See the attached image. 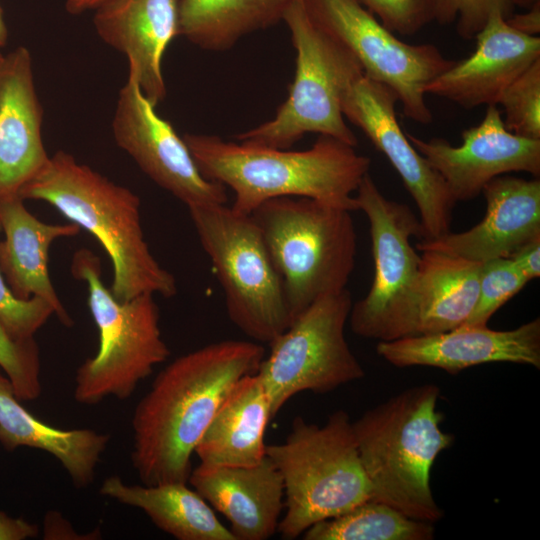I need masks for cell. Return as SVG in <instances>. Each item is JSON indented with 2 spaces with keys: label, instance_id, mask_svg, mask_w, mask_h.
Segmentation results:
<instances>
[{
  "label": "cell",
  "instance_id": "1",
  "mask_svg": "<svg viewBox=\"0 0 540 540\" xmlns=\"http://www.w3.org/2000/svg\"><path fill=\"white\" fill-rule=\"evenodd\" d=\"M264 357L261 343L222 340L177 357L158 373L131 422V461L142 484L188 482L192 455L217 409Z\"/></svg>",
  "mask_w": 540,
  "mask_h": 540
},
{
  "label": "cell",
  "instance_id": "2",
  "mask_svg": "<svg viewBox=\"0 0 540 540\" xmlns=\"http://www.w3.org/2000/svg\"><path fill=\"white\" fill-rule=\"evenodd\" d=\"M183 139L208 180L234 193L231 208L250 215L263 202L284 196L307 197L357 210L355 192L369 173L371 160L355 147L319 135L303 151L226 141L216 135L186 133Z\"/></svg>",
  "mask_w": 540,
  "mask_h": 540
},
{
  "label": "cell",
  "instance_id": "3",
  "mask_svg": "<svg viewBox=\"0 0 540 540\" xmlns=\"http://www.w3.org/2000/svg\"><path fill=\"white\" fill-rule=\"evenodd\" d=\"M41 200L92 234L113 267L110 291L119 301L141 294L177 293L176 279L155 259L145 240L140 198L71 154L59 150L19 192Z\"/></svg>",
  "mask_w": 540,
  "mask_h": 540
},
{
  "label": "cell",
  "instance_id": "4",
  "mask_svg": "<svg viewBox=\"0 0 540 540\" xmlns=\"http://www.w3.org/2000/svg\"><path fill=\"white\" fill-rule=\"evenodd\" d=\"M439 396L435 384L414 386L352 422L371 499L430 523L444 515L430 485L432 466L454 442V435L441 429Z\"/></svg>",
  "mask_w": 540,
  "mask_h": 540
},
{
  "label": "cell",
  "instance_id": "5",
  "mask_svg": "<svg viewBox=\"0 0 540 540\" xmlns=\"http://www.w3.org/2000/svg\"><path fill=\"white\" fill-rule=\"evenodd\" d=\"M351 213L311 198L284 196L250 214L282 281L292 321L318 298L347 289L356 257Z\"/></svg>",
  "mask_w": 540,
  "mask_h": 540
},
{
  "label": "cell",
  "instance_id": "6",
  "mask_svg": "<svg viewBox=\"0 0 540 540\" xmlns=\"http://www.w3.org/2000/svg\"><path fill=\"white\" fill-rule=\"evenodd\" d=\"M266 455L283 480L286 512L277 529L283 539H296L315 523L371 499L344 410L332 413L323 425L297 416L283 443L266 445Z\"/></svg>",
  "mask_w": 540,
  "mask_h": 540
},
{
  "label": "cell",
  "instance_id": "7",
  "mask_svg": "<svg viewBox=\"0 0 540 540\" xmlns=\"http://www.w3.org/2000/svg\"><path fill=\"white\" fill-rule=\"evenodd\" d=\"M71 272L87 284V303L99 334L97 353L76 371L74 399L83 405L107 397L125 400L170 356L154 295L116 299L104 285L99 257L86 248L74 253Z\"/></svg>",
  "mask_w": 540,
  "mask_h": 540
},
{
  "label": "cell",
  "instance_id": "8",
  "mask_svg": "<svg viewBox=\"0 0 540 540\" xmlns=\"http://www.w3.org/2000/svg\"><path fill=\"white\" fill-rule=\"evenodd\" d=\"M283 21L296 50L288 98L271 120L235 139L247 145L290 149L306 134L317 133L355 147L358 141L344 120L341 98L348 82L362 70L360 64L312 19L304 0H296Z\"/></svg>",
  "mask_w": 540,
  "mask_h": 540
},
{
  "label": "cell",
  "instance_id": "9",
  "mask_svg": "<svg viewBox=\"0 0 540 540\" xmlns=\"http://www.w3.org/2000/svg\"><path fill=\"white\" fill-rule=\"evenodd\" d=\"M187 208L224 292L229 319L255 342L271 343L292 320L258 226L227 203Z\"/></svg>",
  "mask_w": 540,
  "mask_h": 540
},
{
  "label": "cell",
  "instance_id": "10",
  "mask_svg": "<svg viewBox=\"0 0 540 540\" xmlns=\"http://www.w3.org/2000/svg\"><path fill=\"white\" fill-rule=\"evenodd\" d=\"M354 197L369 221L374 276L367 295L352 304L351 330L379 341L414 336L421 257L411 237L421 239L420 221L407 205L387 199L369 173Z\"/></svg>",
  "mask_w": 540,
  "mask_h": 540
},
{
  "label": "cell",
  "instance_id": "11",
  "mask_svg": "<svg viewBox=\"0 0 540 540\" xmlns=\"http://www.w3.org/2000/svg\"><path fill=\"white\" fill-rule=\"evenodd\" d=\"M352 304L347 289L324 295L269 343L257 373L273 418L298 393L325 394L364 377L345 337Z\"/></svg>",
  "mask_w": 540,
  "mask_h": 540
},
{
  "label": "cell",
  "instance_id": "12",
  "mask_svg": "<svg viewBox=\"0 0 540 540\" xmlns=\"http://www.w3.org/2000/svg\"><path fill=\"white\" fill-rule=\"evenodd\" d=\"M312 19L342 44L363 73L388 86L406 117L429 124L426 86L455 60L432 44H409L394 35L360 0H304Z\"/></svg>",
  "mask_w": 540,
  "mask_h": 540
},
{
  "label": "cell",
  "instance_id": "13",
  "mask_svg": "<svg viewBox=\"0 0 540 540\" xmlns=\"http://www.w3.org/2000/svg\"><path fill=\"white\" fill-rule=\"evenodd\" d=\"M396 94L386 85L357 72L345 87L341 109L382 152L401 177L420 213L422 239L450 232L456 202L441 176L414 148L397 120Z\"/></svg>",
  "mask_w": 540,
  "mask_h": 540
},
{
  "label": "cell",
  "instance_id": "14",
  "mask_svg": "<svg viewBox=\"0 0 540 540\" xmlns=\"http://www.w3.org/2000/svg\"><path fill=\"white\" fill-rule=\"evenodd\" d=\"M112 133L138 167L186 207L227 203L226 187L202 175L183 137L157 114L133 77L119 91Z\"/></svg>",
  "mask_w": 540,
  "mask_h": 540
},
{
  "label": "cell",
  "instance_id": "15",
  "mask_svg": "<svg viewBox=\"0 0 540 540\" xmlns=\"http://www.w3.org/2000/svg\"><path fill=\"white\" fill-rule=\"evenodd\" d=\"M406 134L441 176L455 202L476 198L488 182L510 172L540 175V139L507 130L497 105H488L482 121L463 131L459 146L443 138L424 140Z\"/></svg>",
  "mask_w": 540,
  "mask_h": 540
},
{
  "label": "cell",
  "instance_id": "16",
  "mask_svg": "<svg viewBox=\"0 0 540 540\" xmlns=\"http://www.w3.org/2000/svg\"><path fill=\"white\" fill-rule=\"evenodd\" d=\"M376 352L395 367L428 366L450 374L485 363L509 362L540 368V319L512 330L461 325L431 335L379 341Z\"/></svg>",
  "mask_w": 540,
  "mask_h": 540
},
{
  "label": "cell",
  "instance_id": "17",
  "mask_svg": "<svg viewBox=\"0 0 540 540\" xmlns=\"http://www.w3.org/2000/svg\"><path fill=\"white\" fill-rule=\"evenodd\" d=\"M474 39V52L435 77L426 86V94L465 109L497 105L505 89L540 59V37L513 29L500 12L490 15Z\"/></svg>",
  "mask_w": 540,
  "mask_h": 540
},
{
  "label": "cell",
  "instance_id": "18",
  "mask_svg": "<svg viewBox=\"0 0 540 540\" xmlns=\"http://www.w3.org/2000/svg\"><path fill=\"white\" fill-rule=\"evenodd\" d=\"M486 213L480 223L459 233L451 231L416 244L419 251L435 250L484 262L509 257L540 237V180L501 175L483 188Z\"/></svg>",
  "mask_w": 540,
  "mask_h": 540
},
{
  "label": "cell",
  "instance_id": "19",
  "mask_svg": "<svg viewBox=\"0 0 540 540\" xmlns=\"http://www.w3.org/2000/svg\"><path fill=\"white\" fill-rule=\"evenodd\" d=\"M29 50L19 46L0 64V200L20 190L49 159Z\"/></svg>",
  "mask_w": 540,
  "mask_h": 540
},
{
  "label": "cell",
  "instance_id": "20",
  "mask_svg": "<svg viewBox=\"0 0 540 540\" xmlns=\"http://www.w3.org/2000/svg\"><path fill=\"white\" fill-rule=\"evenodd\" d=\"M93 24L106 44L125 54L128 76L156 107L166 96L161 62L178 36V0H109L95 9Z\"/></svg>",
  "mask_w": 540,
  "mask_h": 540
},
{
  "label": "cell",
  "instance_id": "21",
  "mask_svg": "<svg viewBox=\"0 0 540 540\" xmlns=\"http://www.w3.org/2000/svg\"><path fill=\"white\" fill-rule=\"evenodd\" d=\"M188 482L230 523L236 540H265L278 529L284 507L282 476L267 455L253 466H210L191 471Z\"/></svg>",
  "mask_w": 540,
  "mask_h": 540
},
{
  "label": "cell",
  "instance_id": "22",
  "mask_svg": "<svg viewBox=\"0 0 540 540\" xmlns=\"http://www.w3.org/2000/svg\"><path fill=\"white\" fill-rule=\"evenodd\" d=\"M0 271L12 292L21 299L33 296L47 301L62 324L71 326L72 318L62 305L48 271L49 249L63 237L79 234L73 223L51 224L36 218L24 206L20 196L0 200Z\"/></svg>",
  "mask_w": 540,
  "mask_h": 540
},
{
  "label": "cell",
  "instance_id": "23",
  "mask_svg": "<svg viewBox=\"0 0 540 540\" xmlns=\"http://www.w3.org/2000/svg\"><path fill=\"white\" fill-rule=\"evenodd\" d=\"M273 419L259 374L242 377L232 387L196 445L200 463L253 466L266 456L264 435Z\"/></svg>",
  "mask_w": 540,
  "mask_h": 540
},
{
  "label": "cell",
  "instance_id": "24",
  "mask_svg": "<svg viewBox=\"0 0 540 540\" xmlns=\"http://www.w3.org/2000/svg\"><path fill=\"white\" fill-rule=\"evenodd\" d=\"M109 441L106 433L62 430L40 421L20 404L0 368V444L4 449L28 447L45 451L60 462L76 488H86L94 481Z\"/></svg>",
  "mask_w": 540,
  "mask_h": 540
},
{
  "label": "cell",
  "instance_id": "25",
  "mask_svg": "<svg viewBox=\"0 0 540 540\" xmlns=\"http://www.w3.org/2000/svg\"><path fill=\"white\" fill-rule=\"evenodd\" d=\"M100 494L142 510L155 526L178 540H236L187 482L130 485L119 476H110Z\"/></svg>",
  "mask_w": 540,
  "mask_h": 540
},
{
  "label": "cell",
  "instance_id": "26",
  "mask_svg": "<svg viewBox=\"0 0 540 540\" xmlns=\"http://www.w3.org/2000/svg\"><path fill=\"white\" fill-rule=\"evenodd\" d=\"M421 252L414 336L446 332L466 322L478 299L482 265L440 251Z\"/></svg>",
  "mask_w": 540,
  "mask_h": 540
},
{
  "label": "cell",
  "instance_id": "27",
  "mask_svg": "<svg viewBox=\"0 0 540 540\" xmlns=\"http://www.w3.org/2000/svg\"><path fill=\"white\" fill-rule=\"evenodd\" d=\"M296 0H178V36L209 51L282 21Z\"/></svg>",
  "mask_w": 540,
  "mask_h": 540
},
{
  "label": "cell",
  "instance_id": "28",
  "mask_svg": "<svg viewBox=\"0 0 540 540\" xmlns=\"http://www.w3.org/2000/svg\"><path fill=\"white\" fill-rule=\"evenodd\" d=\"M434 534L433 523L410 518L386 503L369 499L315 523L303 533V539L432 540Z\"/></svg>",
  "mask_w": 540,
  "mask_h": 540
},
{
  "label": "cell",
  "instance_id": "29",
  "mask_svg": "<svg viewBox=\"0 0 540 540\" xmlns=\"http://www.w3.org/2000/svg\"><path fill=\"white\" fill-rule=\"evenodd\" d=\"M510 132L540 139V59L532 63L502 93L498 104Z\"/></svg>",
  "mask_w": 540,
  "mask_h": 540
},
{
  "label": "cell",
  "instance_id": "30",
  "mask_svg": "<svg viewBox=\"0 0 540 540\" xmlns=\"http://www.w3.org/2000/svg\"><path fill=\"white\" fill-rule=\"evenodd\" d=\"M528 279L508 257L482 262L476 305L463 325L487 326L490 318L527 284Z\"/></svg>",
  "mask_w": 540,
  "mask_h": 540
},
{
  "label": "cell",
  "instance_id": "31",
  "mask_svg": "<svg viewBox=\"0 0 540 540\" xmlns=\"http://www.w3.org/2000/svg\"><path fill=\"white\" fill-rule=\"evenodd\" d=\"M0 368L9 379L19 401H33L40 396V354L35 339L14 338L1 322Z\"/></svg>",
  "mask_w": 540,
  "mask_h": 540
},
{
  "label": "cell",
  "instance_id": "32",
  "mask_svg": "<svg viewBox=\"0 0 540 540\" xmlns=\"http://www.w3.org/2000/svg\"><path fill=\"white\" fill-rule=\"evenodd\" d=\"M53 314V307L40 297H17L0 271V322L11 336L21 340L34 338Z\"/></svg>",
  "mask_w": 540,
  "mask_h": 540
},
{
  "label": "cell",
  "instance_id": "33",
  "mask_svg": "<svg viewBox=\"0 0 540 540\" xmlns=\"http://www.w3.org/2000/svg\"><path fill=\"white\" fill-rule=\"evenodd\" d=\"M393 33L413 35L436 21L439 0H360Z\"/></svg>",
  "mask_w": 540,
  "mask_h": 540
},
{
  "label": "cell",
  "instance_id": "34",
  "mask_svg": "<svg viewBox=\"0 0 540 540\" xmlns=\"http://www.w3.org/2000/svg\"><path fill=\"white\" fill-rule=\"evenodd\" d=\"M511 0H439L436 22L449 24L456 20V32L471 40L483 29L490 15L500 12L505 19L514 11Z\"/></svg>",
  "mask_w": 540,
  "mask_h": 540
},
{
  "label": "cell",
  "instance_id": "35",
  "mask_svg": "<svg viewBox=\"0 0 540 540\" xmlns=\"http://www.w3.org/2000/svg\"><path fill=\"white\" fill-rule=\"evenodd\" d=\"M510 258L522 274L528 279L540 276V237L536 238L513 252Z\"/></svg>",
  "mask_w": 540,
  "mask_h": 540
},
{
  "label": "cell",
  "instance_id": "36",
  "mask_svg": "<svg viewBox=\"0 0 540 540\" xmlns=\"http://www.w3.org/2000/svg\"><path fill=\"white\" fill-rule=\"evenodd\" d=\"M38 532L36 525L0 511V540H25L36 537Z\"/></svg>",
  "mask_w": 540,
  "mask_h": 540
},
{
  "label": "cell",
  "instance_id": "37",
  "mask_svg": "<svg viewBox=\"0 0 540 540\" xmlns=\"http://www.w3.org/2000/svg\"><path fill=\"white\" fill-rule=\"evenodd\" d=\"M513 29L529 36H538L540 32V1L520 14H512L505 19Z\"/></svg>",
  "mask_w": 540,
  "mask_h": 540
},
{
  "label": "cell",
  "instance_id": "38",
  "mask_svg": "<svg viewBox=\"0 0 540 540\" xmlns=\"http://www.w3.org/2000/svg\"><path fill=\"white\" fill-rule=\"evenodd\" d=\"M109 0H66V11L72 15H78L88 10H95Z\"/></svg>",
  "mask_w": 540,
  "mask_h": 540
},
{
  "label": "cell",
  "instance_id": "39",
  "mask_svg": "<svg viewBox=\"0 0 540 540\" xmlns=\"http://www.w3.org/2000/svg\"><path fill=\"white\" fill-rule=\"evenodd\" d=\"M8 40V29L3 16V9L0 5V48L5 46Z\"/></svg>",
  "mask_w": 540,
  "mask_h": 540
},
{
  "label": "cell",
  "instance_id": "40",
  "mask_svg": "<svg viewBox=\"0 0 540 540\" xmlns=\"http://www.w3.org/2000/svg\"><path fill=\"white\" fill-rule=\"evenodd\" d=\"M514 6H519L522 8H530L536 2L540 0H511Z\"/></svg>",
  "mask_w": 540,
  "mask_h": 540
},
{
  "label": "cell",
  "instance_id": "41",
  "mask_svg": "<svg viewBox=\"0 0 540 540\" xmlns=\"http://www.w3.org/2000/svg\"><path fill=\"white\" fill-rule=\"evenodd\" d=\"M3 59H4V54H2L0 51V64L2 63Z\"/></svg>",
  "mask_w": 540,
  "mask_h": 540
}]
</instances>
